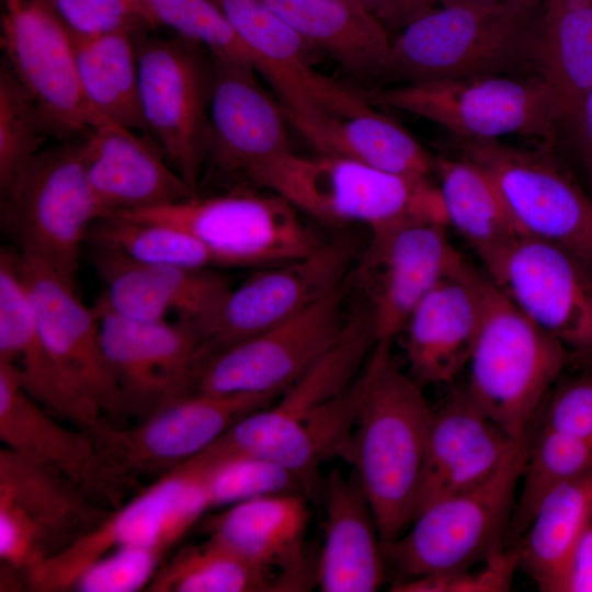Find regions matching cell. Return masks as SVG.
I'll return each mask as SVG.
<instances>
[{"instance_id": "cell-27", "label": "cell", "mask_w": 592, "mask_h": 592, "mask_svg": "<svg viewBox=\"0 0 592 592\" xmlns=\"http://www.w3.org/2000/svg\"><path fill=\"white\" fill-rule=\"evenodd\" d=\"M83 136L80 143L84 172L103 217L197 194L160 149L138 132L104 121Z\"/></svg>"}, {"instance_id": "cell-1", "label": "cell", "mask_w": 592, "mask_h": 592, "mask_svg": "<svg viewBox=\"0 0 592 592\" xmlns=\"http://www.w3.org/2000/svg\"><path fill=\"white\" fill-rule=\"evenodd\" d=\"M369 382L340 457L353 467L377 521L383 544L410 525L434 410L422 385L378 341L368 357Z\"/></svg>"}, {"instance_id": "cell-29", "label": "cell", "mask_w": 592, "mask_h": 592, "mask_svg": "<svg viewBox=\"0 0 592 592\" xmlns=\"http://www.w3.org/2000/svg\"><path fill=\"white\" fill-rule=\"evenodd\" d=\"M60 420L23 389L10 364L0 361V440L4 447L58 468L94 499L118 504L121 489L90 431Z\"/></svg>"}, {"instance_id": "cell-39", "label": "cell", "mask_w": 592, "mask_h": 592, "mask_svg": "<svg viewBox=\"0 0 592 592\" xmlns=\"http://www.w3.org/2000/svg\"><path fill=\"white\" fill-rule=\"evenodd\" d=\"M590 468L592 440L542 425L536 439L528 443L505 543L517 542L549 492Z\"/></svg>"}, {"instance_id": "cell-41", "label": "cell", "mask_w": 592, "mask_h": 592, "mask_svg": "<svg viewBox=\"0 0 592 592\" xmlns=\"http://www.w3.org/2000/svg\"><path fill=\"white\" fill-rule=\"evenodd\" d=\"M179 466L192 469L200 477L210 509H224L264 496L309 494L297 475L282 465L254 455L194 457Z\"/></svg>"}, {"instance_id": "cell-53", "label": "cell", "mask_w": 592, "mask_h": 592, "mask_svg": "<svg viewBox=\"0 0 592 592\" xmlns=\"http://www.w3.org/2000/svg\"><path fill=\"white\" fill-rule=\"evenodd\" d=\"M345 3H348L349 5H351L352 8L361 11V12H366V13H369L364 7L363 4L360 2V0H341ZM372 14V13H371Z\"/></svg>"}, {"instance_id": "cell-10", "label": "cell", "mask_w": 592, "mask_h": 592, "mask_svg": "<svg viewBox=\"0 0 592 592\" xmlns=\"http://www.w3.org/2000/svg\"><path fill=\"white\" fill-rule=\"evenodd\" d=\"M107 514L58 468L0 449V559L23 579Z\"/></svg>"}, {"instance_id": "cell-30", "label": "cell", "mask_w": 592, "mask_h": 592, "mask_svg": "<svg viewBox=\"0 0 592 592\" xmlns=\"http://www.w3.org/2000/svg\"><path fill=\"white\" fill-rule=\"evenodd\" d=\"M310 510L305 494L283 493L246 500L203 523L205 535L246 559L275 571L284 591L304 588L305 543Z\"/></svg>"}, {"instance_id": "cell-37", "label": "cell", "mask_w": 592, "mask_h": 592, "mask_svg": "<svg viewBox=\"0 0 592 592\" xmlns=\"http://www.w3.org/2000/svg\"><path fill=\"white\" fill-rule=\"evenodd\" d=\"M592 502V468L549 492L514 546L521 567L543 592H559Z\"/></svg>"}, {"instance_id": "cell-13", "label": "cell", "mask_w": 592, "mask_h": 592, "mask_svg": "<svg viewBox=\"0 0 592 592\" xmlns=\"http://www.w3.org/2000/svg\"><path fill=\"white\" fill-rule=\"evenodd\" d=\"M210 509L200 477L179 466L160 476L124 505L24 577L35 591H66L105 554L127 546L166 553Z\"/></svg>"}, {"instance_id": "cell-51", "label": "cell", "mask_w": 592, "mask_h": 592, "mask_svg": "<svg viewBox=\"0 0 592 592\" xmlns=\"http://www.w3.org/2000/svg\"><path fill=\"white\" fill-rule=\"evenodd\" d=\"M148 30L159 27L150 0H118Z\"/></svg>"}, {"instance_id": "cell-15", "label": "cell", "mask_w": 592, "mask_h": 592, "mask_svg": "<svg viewBox=\"0 0 592 592\" xmlns=\"http://www.w3.org/2000/svg\"><path fill=\"white\" fill-rule=\"evenodd\" d=\"M346 287L343 283L288 319L208 354L194 391L283 394L344 329Z\"/></svg>"}, {"instance_id": "cell-42", "label": "cell", "mask_w": 592, "mask_h": 592, "mask_svg": "<svg viewBox=\"0 0 592 592\" xmlns=\"http://www.w3.org/2000/svg\"><path fill=\"white\" fill-rule=\"evenodd\" d=\"M47 134L34 100L4 61L0 70V187L42 150Z\"/></svg>"}, {"instance_id": "cell-45", "label": "cell", "mask_w": 592, "mask_h": 592, "mask_svg": "<svg viewBox=\"0 0 592 592\" xmlns=\"http://www.w3.org/2000/svg\"><path fill=\"white\" fill-rule=\"evenodd\" d=\"M478 566V565H477ZM457 570L398 579L392 592H503L519 567L517 551L510 546L481 565Z\"/></svg>"}, {"instance_id": "cell-7", "label": "cell", "mask_w": 592, "mask_h": 592, "mask_svg": "<svg viewBox=\"0 0 592 592\" xmlns=\"http://www.w3.org/2000/svg\"><path fill=\"white\" fill-rule=\"evenodd\" d=\"M371 103L412 113L447 128L459 139H498L522 135L551 141L559 124L555 101L536 76L500 75L407 82L375 88Z\"/></svg>"}, {"instance_id": "cell-11", "label": "cell", "mask_w": 592, "mask_h": 592, "mask_svg": "<svg viewBox=\"0 0 592 592\" xmlns=\"http://www.w3.org/2000/svg\"><path fill=\"white\" fill-rule=\"evenodd\" d=\"M460 141V156L493 180L524 236L557 244L592 274V195L549 149L498 139Z\"/></svg>"}, {"instance_id": "cell-44", "label": "cell", "mask_w": 592, "mask_h": 592, "mask_svg": "<svg viewBox=\"0 0 592 592\" xmlns=\"http://www.w3.org/2000/svg\"><path fill=\"white\" fill-rule=\"evenodd\" d=\"M164 554L146 547L116 548L89 565L72 589L80 592H135L148 588Z\"/></svg>"}, {"instance_id": "cell-8", "label": "cell", "mask_w": 592, "mask_h": 592, "mask_svg": "<svg viewBox=\"0 0 592 592\" xmlns=\"http://www.w3.org/2000/svg\"><path fill=\"white\" fill-rule=\"evenodd\" d=\"M377 343L365 304L349 314L334 343L271 405L227 430L201 457L247 454L270 459L303 479L301 431L325 403L358 376Z\"/></svg>"}, {"instance_id": "cell-4", "label": "cell", "mask_w": 592, "mask_h": 592, "mask_svg": "<svg viewBox=\"0 0 592 592\" xmlns=\"http://www.w3.org/2000/svg\"><path fill=\"white\" fill-rule=\"evenodd\" d=\"M573 360L492 282L465 390L512 440L527 443L534 419Z\"/></svg>"}, {"instance_id": "cell-50", "label": "cell", "mask_w": 592, "mask_h": 592, "mask_svg": "<svg viewBox=\"0 0 592 592\" xmlns=\"http://www.w3.org/2000/svg\"><path fill=\"white\" fill-rule=\"evenodd\" d=\"M446 0H395L378 18L384 24L394 29H402L418 16L437 8Z\"/></svg>"}, {"instance_id": "cell-47", "label": "cell", "mask_w": 592, "mask_h": 592, "mask_svg": "<svg viewBox=\"0 0 592 592\" xmlns=\"http://www.w3.org/2000/svg\"><path fill=\"white\" fill-rule=\"evenodd\" d=\"M544 426L592 440V376L557 382L549 394Z\"/></svg>"}, {"instance_id": "cell-46", "label": "cell", "mask_w": 592, "mask_h": 592, "mask_svg": "<svg viewBox=\"0 0 592 592\" xmlns=\"http://www.w3.org/2000/svg\"><path fill=\"white\" fill-rule=\"evenodd\" d=\"M69 32L94 35L148 30L118 0H47Z\"/></svg>"}, {"instance_id": "cell-22", "label": "cell", "mask_w": 592, "mask_h": 592, "mask_svg": "<svg viewBox=\"0 0 592 592\" xmlns=\"http://www.w3.org/2000/svg\"><path fill=\"white\" fill-rule=\"evenodd\" d=\"M257 59L277 93L288 118L316 113L351 114L364 101L356 93L318 72L311 46L261 0H212Z\"/></svg>"}, {"instance_id": "cell-21", "label": "cell", "mask_w": 592, "mask_h": 592, "mask_svg": "<svg viewBox=\"0 0 592 592\" xmlns=\"http://www.w3.org/2000/svg\"><path fill=\"white\" fill-rule=\"evenodd\" d=\"M249 64L212 56V88L204 168L247 180L291 151L285 113Z\"/></svg>"}, {"instance_id": "cell-36", "label": "cell", "mask_w": 592, "mask_h": 592, "mask_svg": "<svg viewBox=\"0 0 592 592\" xmlns=\"http://www.w3.org/2000/svg\"><path fill=\"white\" fill-rule=\"evenodd\" d=\"M69 33L79 82L92 110L104 119L147 133L139 103L137 32Z\"/></svg>"}, {"instance_id": "cell-24", "label": "cell", "mask_w": 592, "mask_h": 592, "mask_svg": "<svg viewBox=\"0 0 592 592\" xmlns=\"http://www.w3.org/2000/svg\"><path fill=\"white\" fill-rule=\"evenodd\" d=\"M491 285L463 259L412 310L401 332L408 373L422 386L449 383L467 367Z\"/></svg>"}, {"instance_id": "cell-6", "label": "cell", "mask_w": 592, "mask_h": 592, "mask_svg": "<svg viewBox=\"0 0 592 592\" xmlns=\"http://www.w3.org/2000/svg\"><path fill=\"white\" fill-rule=\"evenodd\" d=\"M528 443L516 445L487 481L431 503L383 544L387 565L400 579L470 568L506 549Z\"/></svg>"}, {"instance_id": "cell-18", "label": "cell", "mask_w": 592, "mask_h": 592, "mask_svg": "<svg viewBox=\"0 0 592 592\" xmlns=\"http://www.w3.org/2000/svg\"><path fill=\"white\" fill-rule=\"evenodd\" d=\"M5 64L34 100L48 134L68 140L107 121L82 92L73 45L47 0H3Z\"/></svg>"}, {"instance_id": "cell-20", "label": "cell", "mask_w": 592, "mask_h": 592, "mask_svg": "<svg viewBox=\"0 0 592 592\" xmlns=\"http://www.w3.org/2000/svg\"><path fill=\"white\" fill-rule=\"evenodd\" d=\"M103 352L117 383L125 414L143 418L194 391L204 360L187 320L141 321L94 305Z\"/></svg>"}, {"instance_id": "cell-2", "label": "cell", "mask_w": 592, "mask_h": 592, "mask_svg": "<svg viewBox=\"0 0 592 592\" xmlns=\"http://www.w3.org/2000/svg\"><path fill=\"white\" fill-rule=\"evenodd\" d=\"M543 0L456 1L418 16L391 39L384 75L408 82L499 75L532 57Z\"/></svg>"}, {"instance_id": "cell-16", "label": "cell", "mask_w": 592, "mask_h": 592, "mask_svg": "<svg viewBox=\"0 0 592 592\" xmlns=\"http://www.w3.org/2000/svg\"><path fill=\"white\" fill-rule=\"evenodd\" d=\"M486 269L525 317L574 360L592 362V274L580 260L557 244L522 235Z\"/></svg>"}, {"instance_id": "cell-12", "label": "cell", "mask_w": 592, "mask_h": 592, "mask_svg": "<svg viewBox=\"0 0 592 592\" xmlns=\"http://www.w3.org/2000/svg\"><path fill=\"white\" fill-rule=\"evenodd\" d=\"M274 394H187L132 428L103 419L89 430L112 479L122 488L139 475L171 471L202 454L247 414L276 400ZM159 476V477H160Z\"/></svg>"}, {"instance_id": "cell-35", "label": "cell", "mask_w": 592, "mask_h": 592, "mask_svg": "<svg viewBox=\"0 0 592 592\" xmlns=\"http://www.w3.org/2000/svg\"><path fill=\"white\" fill-rule=\"evenodd\" d=\"M447 226L474 249L485 266L522 236L491 177L465 157L435 160Z\"/></svg>"}, {"instance_id": "cell-26", "label": "cell", "mask_w": 592, "mask_h": 592, "mask_svg": "<svg viewBox=\"0 0 592 592\" xmlns=\"http://www.w3.org/2000/svg\"><path fill=\"white\" fill-rule=\"evenodd\" d=\"M91 262L105 291L99 301L134 320L207 317L231 289L227 280L207 269L166 266L137 261L116 247L91 241Z\"/></svg>"}, {"instance_id": "cell-33", "label": "cell", "mask_w": 592, "mask_h": 592, "mask_svg": "<svg viewBox=\"0 0 592 592\" xmlns=\"http://www.w3.org/2000/svg\"><path fill=\"white\" fill-rule=\"evenodd\" d=\"M321 155L348 158L391 173L430 178L433 158L401 125L372 105L352 115H316L293 123Z\"/></svg>"}, {"instance_id": "cell-9", "label": "cell", "mask_w": 592, "mask_h": 592, "mask_svg": "<svg viewBox=\"0 0 592 592\" xmlns=\"http://www.w3.org/2000/svg\"><path fill=\"white\" fill-rule=\"evenodd\" d=\"M297 212L275 193L234 191L118 214L189 231L206 247L215 266H271L322 243Z\"/></svg>"}, {"instance_id": "cell-52", "label": "cell", "mask_w": 592, "mask_h": 592, "mask_svg": "<svg viewBox=\"0 0 592 592\" xmlns=\"http://www.w3.org/2000/svg\"><path fill=\"white\" fill-rule=\"evenodd\" d=\"M363 7L377 19L395 0H360Z\"/></svg>"}, {"instance_id": "cell-28", "label": "cell", "mask_w": 592, "mask_h": 592, "mask_svg": "<svg viewBox=\"0 0 592 592\" xmlns=\"http://www.w3.org/2000/svg\"><path fill=\"white\" fill-rule=\"evenodd\" d=\"M519 444L526 443L512 440L465 388L455 392L433 412L413 519L431 503L487 481Z\"/></svg>"}, {"instance_id": "cell-23", "label": "cell", "mask_w": 592, "mask_h": 592, "mask_svg": "<svg viewBox=\"0 0 592 592\" xmlns=\"http://www.w3.org/2000/svg\"><path fill=\"white\" fill-rule=\"evenodd\" d=\"M0 361L23 389L61 420L83 430L106 419L58 362L39 329L15 249L0 252Z\"/></svg>"}, {"instance_id": "cell-17", "label": "cell", "mask_w": 592, "mask_h": 592, "mask_svg": "<svg viewBox=\"0 0 592 592\" xmlns=\"http://www.w3.org/2000/svg\"><path fill=\"white\" fill-rule=\"evenodd\" d=\"M446 228L414 218L369 230L352 278L371 312L377 342L392 341L421 299L464 259Z\"/></svg>"}, {"instance_id": "cell-14", "label": "cell", "mask_w": 592, "mask_h": 592, "mask_svg": "<svg viewBox=\"0 0 592 592\" xmlns=\"http://www.w3.org/2000/svg\"><path fill=\"white\" fill-rule=\"evenodd\" d=\"M135 35L139 103L146 132L195 190L203 172L212 88L198 44L183 38ZM203 48V47H202Z\"/></svg>"}, {"instance_id": "cell-43", "label": "cell", "mask_w": 592, "mask_h": 592, "mask_svg": "<svg viewBox=\"0 0 592 592\" xmlns=\"http://www.w3.org/2000/svg\"><path fill=\"white\" fill-rule=\"evenodd\" d=\"M159 26L206 48L213 57L232 59L257 69L253 54L212 0H150Z\"/></svg>"}, {"instance_id": "cell-19", "label": "cell", "mask_w": 592, "mask_h": 592, "mask_svg": "<svg viewBox=\"0 0 592 592\" xmlns=\"http://www.w3.org/2000/svg\"><path fill=\"white\" fill-rule=\"evenodd\" d=\"M353 261L349 242H322L310 253L266 266L231 288L207 317L190 321L205 357L288 319L333 292L344 283Z\"/></svg>"}, {"instance_id": "cell-25", "label": "cell", "mask_w": 592, "mask_h": 592, "mask_svg": "<svg viewBox=\"0 0 592 592\" xmlns=\"http://www.w3.org/2000/svg\"><path fill=\"white\" fill-rule=\"evenodd\" d=\"M20 265L39 329L58 362L107 420L125 414L103 352L95 307H87L76 286L39 263L20 254Z\"/></svg>"}, {"instance_id": "cell-49", "label": "cell", "mask_w": 592, "mask_h": 592, "mask_svg": "<svg viewBox=\"0 0 592 592\" xmlns=\"http://www.w3.org/2000/svg\"><path fill=\"white\" fill-rule=\"evenodd\" d=\"M571 127L576 133L579 157L592 195V88L583 98Z\"/></svg>"}, {"instance_id": "cell-32", "label": "cell", "mask_w": 592, "mask_h": 592, "mask_svg": "<svg viewBox=\"0 0 592 592\" xmlns=\"http://www.w3.org/2000/svg\"><path fill=\"white\" fill-rule=\"evenodd\" d=\"M531 61L570 127L592 88V0H543Z\"/></svg>"}, {"instance_id": "cell-31", "label": "cell", "mask_w": 592, "mask_h": 592, "mask_svg": "<svg viewBox=\"0 0 592 592\" xmlns=\"http://www.w3.org/2000/svg\"><path fill=\"white\" fill-rule=\"evenodd\" d=\"M386 559L372 506L355 475L334 468L326 482L325 538L314 571L323 592H373L384 583Z\"/></svg>"}, {"instance_id": "cell-38", "label": "cell", "mask_w": 592, "mask_h": 592, "mask_svg": "<svg viewBox=\"0 0 592 592\" xmlns=\"http://www.w3.org/2000/svg\"><path fill=\"white\" fill-rule=\"evenodd\" d=\"M152 592L284 591L280 576L238 555L219 542H204L179 550L160 566L147 588Z\"/></svg>"}, {"instance_id": "cell-40", "label": "cell", "mask_w": 592, "mask_h": 592, "mask_svg": "<svg viewBox=\"0 0 592 592\" xmlns=\"http://www.w3.org/2000/svg\"><path fill=\"white\" fill-rule=\"evenodd\" d=\"M88 238L116 247L144 263L193 269L215 266L212 254L196 237L161 221L116 213L98 219Z\"/></svg>"}, {"instance_id": "cell-54", "label": "cell", "mask_w": 592, "mask_h": 592, "mask_svg": "<svg viewBox=\"0 0 592 592\" xmlns=\"http://www.w3.org/2000/svg\"><path fill=\"white\" fill-rule=\"evenodd\" d=\"M456 1L493 2V1H505V0H446L444 3L456 2Z\"/></svg>"}, {"instance_id": "cell-5", "label": "cell", "mask_w": 592, "mask_h": 592, "mask_svg": "<svg viewBox=\"0 0 592 592\" xmlns=\"http://www.w3.org/2000/svg\"><path fill=\"white\" fill-rule=\"evenodd\" d=\"M0 193L1 225L15 250L76 286L81 246L103 217L86 177L80 138L42 149Z\"/></svg>"}, {"instance_id": "cell-3", "label": "cell", "mask_w": 592, "mask_h": 592, "mask_svg": "<svg viewBox=\"0 0 592 592\" xmlns=\"http://www.w3.org/2000/svg\"><path fill=\"white\" fill-rule=\"evenodd\" d=\"M249 181L332 225L362 224L369 230L407 219L447 225L437 187L430 178L391 173L338 156L281 155Z\"/></svg>"}, {"instance_id": "cell-34", "label": "cell", "mask_w": 592, "mask_h": 592, "mask_svg": "<svg viewBox=\"0 0 592 592\" xmlns=\"http://www.w3.org/2000/svg\"><path fill=\"white\" fill-rule=\"evenodd\" d=\"M311 47L354 76L385 73L391 39L373 14L341 0H261Z\"/></svg>"}, {"instance_id": "cell-48", "label": "cell", "mask_w": 592, "mask_h": 592, "mask_svg": "<svg viewBox=\"0 0 592 592\" xmlns=\"http://www.w3.org/2000/svg\"><path fill=\"white\" fill-rule=\"evenodd\" d=\"M559 592H592V502L570 554Z\"/></svg>"}]
</instances>
